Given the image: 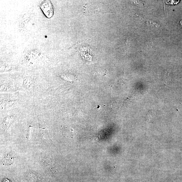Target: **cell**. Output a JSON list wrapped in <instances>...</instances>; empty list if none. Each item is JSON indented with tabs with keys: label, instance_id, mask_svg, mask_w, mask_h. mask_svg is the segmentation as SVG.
<instances>
[{
	"label": "cell",
	"instance_id": "5b68a950",
	"mask_svg": "<svg viewBox=\"0 0 182 182\" xmlns=\"http://www.w3.org/2000/svg\"><path fill=\"white\" fill-rule=\"evenodd\" d=\"M180 24L182 25V20L180 21Z\"/></svg>",
	"mask_w": 182,
	"mask_h": 182
},
{
	"label": "cell",
	"instance_id": "6da1fadb",
	"mask_svg": "<svg viewBox=\"0 0 182 182\" xmlns=\"http://www.w3.org/2000/svg\"><path fill=\"white\" fill-rule=\"evenodd\" d=\"M42 165L44 169L51 172H55L59 166L54 160L48 157L43 158L41 161Z\"/></svg>",
	"mask_w": 182,
	"mask_h": 182
},
{
	"label": "cell",
	"instance_id": "277c9868",
	"mask_svg": "<svg viewBox=\"0 0 182 182\" xmlns=\"http://www.w3.org/2000/svg\"><path fill=\"white\" fill-rule=\"evenodd\" d=\"M16 158V154L12 152L7 154L3 159L4 165H8L13 164L15 161Z\"/></svg>",
	"mask_w": 182,
	"mask_h": 182
},
{
	"label": "cell",
	"instance_id": "3957f363",
	"mask_svg": "<svg viewBox=\"0 0 182 182\" xmlns=\"http://www.w3.org/2000/svg\"><path fill=\"white\" fill-rule=\"evenodd\" d=\"M27 180L30 182H40L42 180V176L35 171H29L26 174Z\"/></svg>",
	"mask_w": 182,
	"mask_h": 182
},
{
	"label": "cell",
	"instance_id": "7a4b0ae2",
	"mask_svg": "<svg viewBox=\"0 0 182 182\" xmlns=\"http://www.w3.org/2000/svg\"><path fill=\"white\" fill-rule=\"evenodd\" d=\"M41 8L47 18H51L53 16L54 9L50 1H44L41 4Z\"/></svg>",
	"mask_w": 182,
	"mask_h": 182
}]
</instances>
